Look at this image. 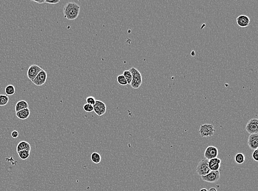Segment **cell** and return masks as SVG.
Masks as SVG:
<instances>
[{"mask_svg":"<svg viewBox=\"0 0 258 191\" xmlns=\"http://www.w3.org/2000/svg\"><path fill=\"white\" fill-rule=\"evenodd\" d=\"M10 100L9 98L7 95H0V106H4L7 104Z\"/></svg>","mask_w":258,"mask_h":191,"instance_id":"44dd1931","label":"cell"},{"mask_svg":"<svg viewBox=\"0 0 258 191\" xmlns=\"http://www.w3.org/2000/svg\"><path fill=\"white\" fill-rule=\"evenodd\" d=\"M252 158L253 159L256 161H258V150L256 149L254 150L252 154Z\"/></svg>","mask_w":258,"mask_h":191,"instance_id":"484cf974","label":"cell"},{"mask_svg":"<svg viewBox=\"0 0 258 191\" xmlns=\"http://www.w3.org/2000/svg\"><path fill=\"white\" fill-rule=\"evenodd\" d=\"M60 2L59 0H45V3H50V4H57L59 3Z\"/></svg>","mask_w":258,"mask_h":191,"instance_id":"4316f807","label":"cell"},{"mask_svg":"<svg viewBox=\"0 0 258 191\" xmlns=\"http://www.w3.org/2000/svg\"><path fill=\"white\" fill-rule=\"evenodd\" d=\"M17 153L20 159L24 160H27L29 157L30 151L24 150H21L18 152Z\"/></svg>","mask_w":258,"mask_h":191,"instance_id":"d6986e66","label":"cell"},{"mask_svg":"<svg viewBox=\"0 0 258 191\" xmlns=\"http://www.w3.org/2000/svg\"><path fill=\"white\" fill-rule=\"evenodd\" d=\"M122 75L124 76V77H125V80H127L128 85H130L132 80V76L130 71L129 70L125 71Z\"/></svg>","mask_w":258,"mask_h":191,"instance_id":"7402d4cb","label":"cell"},{"mask_svg":"<svg viewBox=\"0 0 258 191\" xmlns=\"http://www.w3.org/2000/svg\"><path fill=\"white\" fill-rule=\"evenodd\" d=\"M47 77V75L46 72L42 70L37 75V77L35 78L34 80H33L32 82L37 86H42L45 83L46 81Z\"/></svg>","mask_w":258,"mask_h":191,"instance_id":"9c48e42d","label":"cell"},{"mask_svg":"<svg viewBox=\"0 0 258 191\" xmlns=\"http://www.w3.org/2000/svg\"><path fill=\"white\" fill-rule=\"evenodd\" d=\"M29 108V105L27 102L25 100H20L17 102L15 106V111L17 112L22 110L25 109Z\"/></svg>","mask_w":258,"mask_h":191,"instance_id":"2e32d148","label":"cell"},{"mask_svg":"<svg viewBox=\"0 0 258 191\" xmlns=\"http://www.w3.org/2000/svg\"><path fill=\"white\" fill-rule=\"evenodd\" d=\"M17 152L21 151V150H28L31 151V146L30 144L26 141H21L18 144L17 146Z\"/></svg>","mask_w":258,"mask_h":191,"instance_id":"9a60e30c","label":"cell"},{"mask_svg":"<svg viewBox=\"0 0 258 191\" xmlns=\"http://www.w3.org/2000/svg\"><path fill=\"white\" fill-rule=\"evenodd\" d=\"M245 158H246L245 155L243 153H239L236 154L235 158H234V160H235L236 163L238 164H242L245 161Z\"/></svg>","mask_w":258,"mask_h":191,"instance_id":"ac0fdd59","label":"cell"},{"mask_svg":"<svg viewBox=\"0 0 258 191\" xmlns=\"http://www.w3.org/2000/svg\"><path fill=\"white\" fill-rule=\"evenodd\" d=\"M30 115V110L29 108L25 109L22 110L20 111H18L15 113L16 116L20 119H27Z\"/></svg>","mask_w":258,"mask_h":191,"instance_id":"5bb4252c","label":"cell"},{"mask_svg":"<svg viewBox=\"0 0 258 191\" xmlns=\"http://www.w3.org/2000/svg\"><path fill=\"white\" fill-rule=\"evenodd\" d=\"M117 80L119 85H128L127 80H125V77H124L123 75H120L118 76L117 78Z\"/></svg>","mask_w":258,"mask_h":191,"instance_id":"603a6c76","label":"cell"},{"mask_svg":"<svg viewBox=\"0 0 258 191\" xmlns=\"http://www.w3.org/2000/svg\"><path fill=\"white\" fill-rule=\"evenodd\" d=\"M83 109L85 111L91 112L94 111L93 106L88 104H86L84 105Z\"/></svg>","mask_w":258,"mask_h":191,"instance_id":"cb8c5ba5","label":"cell"},{"mask_svg":"<svg viewBox=\"0 0 258 191\" xmlns=\"http://www.w3.org/2000/svg\"><path fill=\"white\" fill-rule=\"evenodd\" d=\"M220 177V174L219 171H210L209 174H207L205 176H202L203 181L214 183L216 182L219 180Z\"/></svg>","mask_w":258,"mask_h":191,"instance_id":"8992f818","label":"cell"},{"mask_svg":"<svg viewBox=\"0 0 258 191\" xmlns=\"http://www.w3.org/2000/svg\"><path fill=\"white\" fill-rule=\"evenodd\" d=\"M200 191H208L206 189H200Z\"/></svg>","mask_w":258,"mask_h":191,"instance_id":"4dcf8cb0","label":"cell"},{"mask_svg":"<svg viewBox=\"0 0 258 191\" xmlns=\"http://www.w3.org/2000/svg\"><path fill=\"white\" fill-rule=\"evenodd\" d=\"M215 132V129L212 124H202L200 127L199 133L203 138L204 137H211L214 135Z\"/></svg>","mask_w":258,"mask_h":191,"instance_id":"277c9868","label":"cell"},{"mask_svg":"<svg viewBox=\"0 0 258 191\" xmlns=\"http://www.w3.org/2000/svg\"><path fill=\"white\" fill-rule=\"evenodd\" d=\"M42 69L39 66L36 65H33L30 66L27 71V76L32 82L34 80L35 78L37 77V75L39 73L40 71H42Z\"/></svg>","mask_w":258,"mask_h":191,"instance_id":"30bf717a","label":"cell"},{"mask_svg":"<svg viewBox=\"0 0 258 191\" xmlns=\"http://www.w3.org/2000/svg\"><path fill=\"white\" fill-rule=\"evenodd\" d=\"M94 111L98 116H101L106 113V105L103 102L100 100H96L95 104L93 105Z\"/></svg>","mask_w":258,"mask_h":191,"instance_id":"52a82bcc","label":"cell"},{"mask_svg":"<svg viewBox=\"0 0 258 191\" xmlns=\"http://www.w3.org/2000/svg\"><path fill=\"white\" fill-rule=\"evenodd\" d=\"M219 155V150L215 146H208L204 152V157L208 160L210 159L216 158Z\"/></svg>","mask_w":258,"mask_h":191,"instance_id":"ba28073f","label":"cell"},{"mask_svg":"<svg viewBox=\"0 0 258 191\" xmlns=\"http://www.w3.org/2000/svg\"><path fill=\"white\" fill-rule=\"evenodd\" d=\"M197 172L199 176H204L207 175L210 172L209 167V160L204 159L199 161L197 166Z\"/></svg>","mask_w":258,"mask_h":191,"instance_id":"3957f363","label":"cell"},{"mask_svg":"<svg viewBox=\"0 0 258 191\" xmlns=\"http://www.w3.org/2000/svg\"><path fill=\"white\" fill-rule=\"evenodd\" d=\"M248 145L252 150H256L258 148V133L249 135L248 139Z\"/></svg>","mask_w":258,"mask_h":191,"instance_id":"8fae6325","label":"cell"},{"mask_svg":"<svg viewBox=\"0 0 258 191\" xmlns=\"http://www.w3.org/2000/svg\"><path fill=\"white\" fill-rule=\"evenodd\" d=\"M32 1L34 2L39 3V4H42V3H45V0H40V1H34V0H33Z\"/></svg>","mask_w":258,"mask_h":191,"instance_id":"f1b7e54d","label":"cell"},{"mask_svg":"<svg viewBox=\"0 0 258 191\" xmlns=\"http://www.w3.org/2000/svg\"><path fill=\"white\" fill-rule=\"evenodd\" d=\"M15 92V89L14 85H8L5 88V93L7 95H12Z\"/></svg>","mask_w":258,"mask_h":191,"instance_id":"ffe728a7","label":"cell"},{"mask_svg":"<svg viewBox=\"0 0 258 191\" xmlns=\"http://www.w3.org/2000/svg\"><path fill=\"white\" fill-rule=\"evenodd\" d=\"M91 160L94 163L99 164L101 161V156L100 154L96 152L93 153L91 155Z\"/></svg>","mask_w":258,"mask_h":191,"instance_id":"e0dca14e","label":"cell"},{"mask_svg":"<svg viewBox=\"0 0 258 191\" xmlns=\"http://www.w3.org/2000/svg\"><path fill=\"white\" fill-rule=\"evenodd\" d=\"M246 130L249 134L258 133V120L257 119H250L246 126Z\"/></svg>","mask_w":258,"mask_h":191,"instance_id":"5b68a950","label":"cell"},{"mask_svg":"<svg viewBox=\"0 0 258 191\" xmlns=\"http://www.w3.org/2000/svg\"><path fill=\"white\" fill-rule=\"evenodd\" d=\"M81 11V7L78 3L74 2L67 3L63 9V13L65 18L68 20H76Z\"/></svg>","mask_w":258,"mask_h":191,"instance_id":"6da1fadb","label":"cell"},{"mask_svg":"<svg viewBox=\"0 0 258 191\" xmlns=\"http://www.w3.org/2000/svg\"><path fill=\"white\" fill-rule=\"evenodd\" d=\"M96 100L95 99V98L94 97H88L86 98V102L87 104L93 106L95 104Z\"/></svg>","mask_w":258,"mask_h":191,"instance_id":"d4e9b609","label":"cell"},{"mask_svg":"<svg viewBox=\"0 0 258 191\" xmlns=\"http://www.w3.org/2000/svg\"><path fill=\"white\" fill-rule=\"evenodd\" d=\"M217 191V189L214 187H212V188L209 189V191Z\"/></svg>","mask_w":258,"mask_h":191,"instance_id":"f546056e","label":"cell"},{"mask_svg":"<svg viewBox=\"0 0 258 191\" xmlns=\"http://www.w3.org/2000/svg\"><path fill=\"white\" fill-rule=\"evenodd\" d=\"M11 136L13 138H17L19 136V133L17 131H13L11 133Z\"/></svg>","mask_w":258,"mask_h":191,"instance_id":"83f0119b","label":"cell"},{"mask_svg":"<svg viewBox=\"0 0 258 191\" xmlns=\"http://www.w3.org/2000/svg\"><path fill=\"white\" fill-rule=\"evenodd\" d=\"M221 160L219 158H214L209 160V169L211 171H219L221 166Z\"/></svg>","mask_w":258,"mask_h":191,"instance_id":"7c38bea8","label":"cell"},{"mask_svg":"<svg viewBox=\"0 0 258 191\" xmlns=\"http://www.w3.org/2000/svg\"><path fill=\"white\" fill-rule=\"evenodd\" d=\"M236 22L241 27H247L250 23V19L247 15H241L237 18Z\"/></svg>","mask_w":258,"mask_h":191,"instance_id":"4fadbf2b","label":"cell"},{"mask_svg":"<svg viewBox=\"0 0 258 191\" xmlns=\"http://www.w3.org/2000/svg\"><path fill=\"white\" fill-rule=\"evenodd\" d=\"M129 71L132 76V80L130 85L134 89H138L141 86L143 82L142 75L140 72L134 67L131 68Z\"/></svg>","mask_w":258,"mask_h":191,"instance_id":"7a4b0ae2","label":"cell"}]
</instances>
